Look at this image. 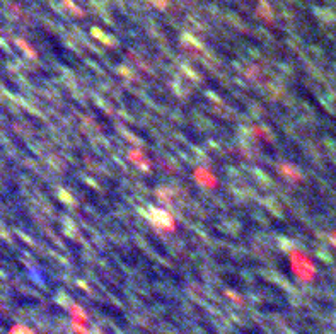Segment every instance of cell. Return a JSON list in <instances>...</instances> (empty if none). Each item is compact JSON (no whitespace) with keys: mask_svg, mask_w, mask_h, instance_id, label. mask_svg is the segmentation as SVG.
<instances>
[{"mask_svg":"<svg viewBox=\"0 0 336 334\" xmlns=\"http://www.w3.org/2000/svg\"><path fill=\"white\" fill-rule=\"evenodd\" d=\"M152 2H154L155 6H159V7H165V4H167V0H152Z\"/></svg>","mask_w":336,"mask_h":334,"instance_id":"obj_1","label":"cell"},{"mask_svg":"<svg viewBox=\"0 0 336 334\" xmlns=\"http://www.w3.org/2000/svg\"><path fill=\"white\" fill-rule=\"evenodd\" d=\"M0 310H2V305H0Z\"/></svg>","mask_w":336,"mask_h":334,"instance_id":"obj_2","label":"cell"}]
</instances>
